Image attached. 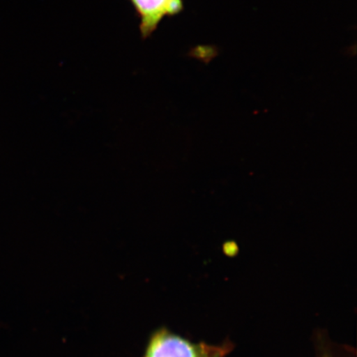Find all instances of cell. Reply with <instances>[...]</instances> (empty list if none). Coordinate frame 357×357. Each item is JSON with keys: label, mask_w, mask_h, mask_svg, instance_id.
Masks as SVG:
<instances>
[{"label": "cell", "mask_w": 357, "mask_h": 357, "mask_svg": "<svg viewBox=\"0 0 357 357\" xmlns=\"http://www.w3.org/2000/svg\"><path fill=\"white\" fill-rule=\"evenodd\" d=\"M229 351L227 346L196 344L164 329L153 335L144 357H223Z\"/></svg>", "instance_id": "cell-1"}, {"label": "cell", "mask_w": 357, "mask_h": 357, "mask_svg": "<svg viewBox=\"0 0 357 357\" xmlns=\"http://www.w3.org/2000/svg\"><path fill=\"white\" fill-rule=\"evenodd\" d=\"M140 17L142 37L149 38L165 16L180 12L181 0H131Z\"/></svg>", "instance_id": "cell-2"}]
</instances>
